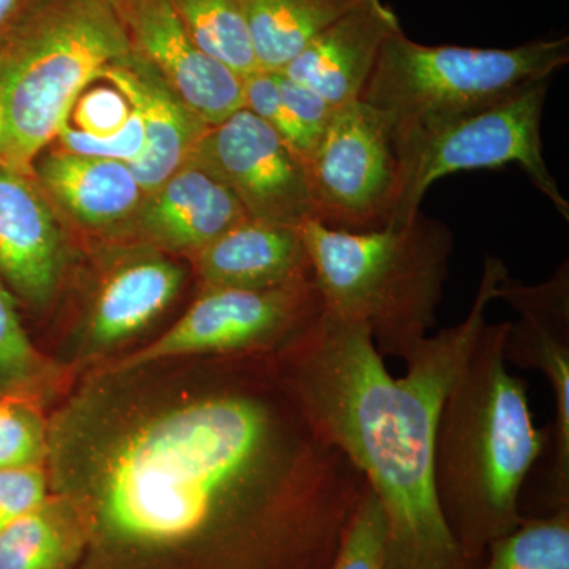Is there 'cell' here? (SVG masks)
<instances>
[{
    "instance_id": "cell-24",
    "label": "cell",
    "mask_w": 569,
    "mask_h": 569,
    "mask_svg": "<svg viewBox=\"0 0 569 569\" xmlns=\"http://www.w3.org/2000/svg\"><path fill=\"white\" fill-rule=\"evenodd\" d=\"M50 372L32 346L17 306L0 282V397H31L40 391Z\"/></svg>"
},
{
    "instance_id": "cell-20",
    "label": "cell",
    "mask_w": 569,
    "mask_h": 569,
    "mask_svg": "<svg viewBox=\"0 0 569 569\" xmlns=\"http://www.w3.org/2000/svg\"><path fill=\"white\" fill-rule=\"evenodd\" d=\"M361 0H241L258 69L282 71Z\"/></svg>"
},
{
    "instance_id": "cell-18",
    "label": "cell",
    "mask_w": 569,
    "mask_h": 569,
    "mask_svg": "<svg viewBox=\"0 0 569 569\" xmlns=\"http://www.w3.org/2000/svg\"><path fill=\"white\" fill-rule=\"evenodd\" d=\"M186 271L163 257L119 266L102 284L84 326L86 355H99L140 335L174 301Z\"/></svg>"
},
{
    "instance_id": "cell-21",
    "label": "cell",
    "mask_w": 569,
    "mask_h": 569,
    "mask_svg": "<svg viewBox=\"0 0 569 569\" xmlns=\"http://www.w3.org/2000/svg\"><path fill=\"white\" fill-rule=\"evenodd\" d=\"M84 546L73 509L50 497L0 531V569H67Z\"/></svg>"
},
{
    "instance_id": "cell-3",
    "label": "cell",
    "mask_w": 569,
    "mask_h": 569,
    "mask_svg": "<svg viewBox=\"0 0 569 569\" xmlns=\"http://www.w3.org/2000/svg\"><path fill=\"white\" fill-rule=\"evenodd\" d=\"M508 328L485 325L438 415L433 488L467 567L526 519L527 478L548 447V430L533 422L529 383L509 372Z\"/></svg>"
},
{
    "instance_id": "cell-29",
    "label": "cell",
    "mask_w": 569,
    "mask_h": 569,
    "mask_svg": "<svg viewBox=\"0 0 569 569\" xmlns=\"http://www.w3.org/2000/svg\"><path fill=\"white\" fill-rule=\"evenodd\" d=\"M71 111L80 132L93 138H110L121 132L132 114L133 107L118 88H93L82 91Z\"/></svg>"
},
{
    "instance_id": "cell-4",
    "label": "cell",
    "mask_w": 569,
    "mask_h": 569,
    "mask_svg": "<svg viewBox=\"0 0 569 569\" xmlns=\"http://www.w3.org/2000/svg\"><path fill=\"white\" fill-rule=\"evenodd\" d=\"M325 310L369 329L378 353L407 362L438 323L452 233L421 211L380 230L301 224Z\"/></svg>"
},
{
    "instance_id": "cell-14",
    "label": "cell",
    "mask_w": 569,
    "mask_h": 569,
    "mask_svg": "<svg viewBox=\"0 0 569 569\" xmlns=\"http://www.w3.org/2000/svg\"><path fill=\"white\" fill-rule=\"evenodd\" d=\"M63 239L50 206L24 176L0 167V277L36 307L61 282Z\"/></svg>"
},
{
    "instance_id": "cell-11",
    "label": "cell",
    "mask_w": 569,
    "mask_h": 569,
    "mask_svg": "<svg viewBox=\"0 0 569 569\" xmlns=\"http://www.w3.org/2000/svg\"><path fill=\"white\" fill-rule=\"evenodd\" d=\"M186 163L227 186L252 219L293 227L316 220L305 164L246 108L209 127Z\"/></svg>"
},
{
    "instance_id": "cell-1",
    "label": "cell",
    "mask_w": 569,
    "mask_h": 569,
    "mask_svg": "<svg viewBox=\"0 0 569 569\" xmlns=\"http://www.w3.org/2000/svg\"><path fill=\"white\" fill-rule=\"evenodd\" d=\"M183 377L102 370L48 425V481L103 557L329 569L365 475L307 419L271 355Z\"/></svg>"
},
{
    "instance_id": "cell-9",
    "label": "cell",
    "mask_w": 569,
    "mask_h": 569,
    "mask_svg": "<svg viewBox=\"0 0 569 569\" xmlns=\"http://www.w3.org/2000/svg\"><path fill=\"white\" fill-rule=\"evenodd\" d=\"M305 168L317 222L361 233L391 220L402 178L383 112L361 100L337 107Z\"/></svg>"
},
{
    "instance_id": "cell-2",
    "label": "cell",
    "mask_w": 569,
    "mask_h": 569,
    "mask_svg": "<svg viewBox=\"0 0 569 569\" xmlns=\"http://www.w3.org/2000/svg\"><path fill=\"white\" fill-rule=\"evenodd\" d=\"M507 276L500 258H486L466 320L426 337L403 377L388 372L365 323L326 310L271 355L307 419L369 482L383 511L387 569L467 568L438 507L433 445L441 406Z\"/></svg>"
},
{
    "instance_id": "cell-31",
    "label": "cell",
    "mask_w": 569,
    "mask_h": 569,
    "mask_svg": "<svg viewBox=\"0 0 569 569\" xmlns=\"http://www.w3.org/2000/svg\"><path fill=\"white\" fill-rule=\"evenodd\" d=\"M244 108L271 126L290 148L291 127L280 99L277 71L257 70L244 78Z\"/></svg>"
},
{
    "instance_id": "cell-8",
    "label": "cell",
    "mask_w": 569,
    "mask_h": 569,
    "mask_svg": "<svg viewBox=\"0 0 569 569\" xmlns=\"http://www.w3.org/2000/svg\"><path fill=\"white\" fill-rule=\"evenodd\" d=\"M323 310L313 277L266 290H204L156 342L107 370L123 372L178 358L272 355L301 336Z\"/></svg>"
},
{
    "instance_id": "cell-12",
    "label": "cell",
    "mask_w": 569,
    "mask_h": 569,
    "mask_svg": "<svg viewBox=\"0 0 569 569\" xmlns=\"http://www.w3.org/2000/svg\"><path fill=\"white\" fill-rule=\"evenodd\" d=\"M118 3L133 51L204 126H217L244 108V80L194 43L171 0Z\"/></svg>"
},
{
    "instance_id": "cell-13",
    "label": "cell",
    "mask_w": 569,
    "mask_h": 569,
    "mask_svg": "<svg viewBox=\"0 0 569 569\" xmlns=\"http://www.w3.org/2000/svg\"><path fill=\"white\" fill-rule=\"evenodd\" d=\"M400 31L399 17L385 0H361L318 33L282 73L312 89L331 107L356 102L381 48Z\"/></svg>"
},
{
    "instance_id": "cell-30",
    "label": "cell",
    "mask_w": 569,
    "mask_h": 569,
    "mask_svg": "<svg viewBox=\"0 0 569 569\" xmlns=\"http://www.w3.org/2000/svg\"><path fill=\"white\" fill-rule=\"evenodd\" d=\"M43 466L0 468V531L50 498Z\"/></svg>"
},
{
    "instance_id": "cell-27",
    "label": "cell",
    "mask_w": 569,
    "mask_h": 569,
    "mask_svg": "<svg viewBox=\"0 0 569 569\" xmlns=\"http://www.w3.org/2000/svg\"><path fill=\"white\" fill-rule=\"evenodd\" d=\"M277 82L284 114L291 127V151L298 156L302 164H306L331 121L336 108L312 89L291 80L282 71H277Z\"/></svg>"
},
{
    "instance_id": "cell-33",
    "label": "cell",
    "mask_w": 569,
    "mask_h": 569,
    "mask_svg": "<svg viewBox=\"0 0 569 569\" xmlns=\"http://www.w3.org/2000/svg\"><path fill=\"white\" fill-rule=\"evenodd\" d=\"M3 126H6V114H3L2 102H0V138H2Z\"/></svg>"
},
{
    "instance_id": "cell-28",
    "label": "cell",
    "mask_w": 569,
    "mask_h": 569,
    "mask_svg": "<svg viewBox=\"0 0 569 569\" xmlns=\"http://www.w3.org/2000/svg\"><path fill=\"white\" fill-rule=\"evenodd\" d=\"M56 137L61 140L67 152L119 160L127 164L140 160L146 149L144 123L140 112L134 108L126 127L114 137L93 138L91 134L73 129L69 121L62 123Z\"/></svg>"
},
{
    "instance_id": "cell-22",
    "label": "cell",
    "mask_w": 569,
    "mask_h": 569,
    "mask_svg": "<svg viewBox=\"0 0 569 569\" xmlns=\"http://www.w3.org/2000/svg\"><path fill=\"white\" fill-rule=\"evenodd\" d=\"M183 28L212 59L242 80L258 69L241 0H171Z\"/></svg>"
},
{
    "instance_id": "cell-23",
    "label": "cell",
    "mask_w": 569,
    "mask_h": 569,
    "mask_svg": "<svg viewBox=\"0 0 569 569\" xmlns=\"http://www.w3.org/2000/svg\"><path fill=\"white\" fill-rule=\"evenodd\" d=\"M466 569H569V507L523 519L489 546L481 563Z\"/></svg>"
},
{
    "instance_id": "cell-32",
    "label": "cell",
    "mask_w": 569,
    "mask_h": 569,
    "mask_svg": "<svg viewBox=\"0 0 569 569\" xmlns=\"http://www.w3.org/2000/svg\"><path fill=\"white\" fill-rule=\"evenodd\" d=\"M41 0H0V37L13 28Z\"/></svg>"
},
{
    "instance_id": "cell-16",
    "label": "cell",
    "mask_w": 569,
    "mask_h": 569,
    "mask_svg": "<svg viewBox=\"0 0 569 569\" xmlns=\"http://www.w3.org/2000/svg\"><path fill=\"white\" fill-rule=\"evenodd\" d=\"M104 78L129 99L144 123L146 149L129 164L142 192L151 194L189 159L209 129L171 91L167 81L137 52L103 70Z\"/></svg>"
},
{
    "instance_id": "cell-26",
    "label": "cell",
    "mask_w": 569,
    "mask_h": 569,
    "mask_svg": "<svg viewBox=\"0 0 569 569\" xmlns=\"http://www.w3.org/2000/svg\"><path fill=\"white\" fill-rule=\"evenodd\" d=\"M329 569H387L383 511L370 486Z\"/></svg>"
},
{
    "instance_id": "cell-10",
    "label": "cell",
    "mask_w": 569,
    "mask_h": 569,
    "mask_svg": "<svg viewBox=\"0 0 569 569\" xmlns=\"http://www.w3.org/2000/svg\"><path fill=\"white\" fill-rule=\"evenodd\" d=\"M519 320L509 321L505 359L520 369L537 370L553 396L548 430L549 459L539 486L542 515L569 507V268L568 261L546 282L529 287L507 276L497 288Z\"/></svg>"
},
{
    "instance_id": "cell-5",
    "label": "cell",
    "mask_w": 569,
    "mask_h": 569,
    "mask_svg": "<svg viewBox=\"0 0 569 569\" xmlns=\"http://www.w3.org/2000/svg\"><path fill=\"white\" fill-rule=\"evenodd\" d=\"M133 52L118 0H41L0 37V167L26 176L78 96Z\"/></svg>"
},
{
    "instance_id": "cell-15",
    "label": "cell",
    "mask_w": 569,
    "mask_h": 569,
    "mask_svg": "<svg viewBox=\"0 0 569 569\" xmlns=\"http://www.w3.org/2000/svg\"><path fill=\"white\" fill-rule=\"evenodd\" d=\"M204 290H266L312 279L301 227L246 217L197 252Z\"/></svg>"
},
{
    "instance_id": "cell-7",
    "label": "cell",
    "mask_w": 569,
    "mask_h": 569,
    "mask_svg": "<svg viewBox=\"0 0 569 569\" xmlns=\"http://www.w3.org/2000/svg\"><path fill=\"white\" fill-rule=\"evenodd\" d=\"M548 91L549 80L541 81L482 110L443 121L392 127L402 189L388 224L410 222L438 179L508 163H518L569 220L567 198L542 156L541 119Z\"/></svg>"
},
{
    "instance_id": "cell-17",
    "label": "cell",
    "mask_w": 569,
    "mask_h": 569,
    "mask_svg": "<svg viewBox=\"0 0 569 569\" xmlns=\"http://www.w3.org/2000/svg\"><path fill=\"white\" fill-rule=\"evenodd\" d=\"M246 217V209L227 186L201 168L183 163L149 194L141 228L164 249L197 253Z\"/></svg>"
},
{
    "instance_id": "cell-19",
    "label": "cell",
    "mask_w": 569,
    "mask_h": 569,
    "mask_svg": "<svg viewBox=\"0 0 569 569\" xmlns=\"http://www.w3.org/2000/svg\"><path fill=\"white\" fill-rule=\"evenodd\" d=\"M40 178L62 208L88 227L121 222L140 208L144 194L129 164L81 153H50L40 164Z\"/></svg>"
},
{
    "instance_id": "cell-6",
    "label": "cell",
    "mask_w": 569,
    "mask_h": 569,
    "mask_svg": "<svg viewBox=\"0 0 569 569\" xmlns=\"http://www.w3.org/2000/svg\"><path fill=\"white\" fill-rule=\"evenodd\" d=\"M568 62V37L512 48L430 47L400 31L381 48L359 100L392 127L443 121L548 81Z\"/></svg>"
},
{
    "instance_id": "cell-25",
    "label": "cell",
    "mask_w": 569,
    "mask_h": 569,
    "mask_svg": "<svg viewBox=\"0 0 569 569\" xmlns=\"http://www.w3.org/2000/svg\"><path fill=\"white\" fill-rule=\"evenodd\" d=\"M48 425L29 397H0V468L43 466Z\"/></svg>"
}]
</instances>
